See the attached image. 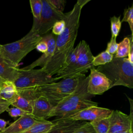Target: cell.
<instances>
[{
  "mask_svg": "<svg viewBox=\"0 0 133 133\" xmlns=\"http://www.w3.org/2000/svg\"><path fill=\"white\" fill-rule=\"evenodd\" d=\"M77 45L78 55L75 63L70 69L58 72L55 76L57 80L83 75L88 70L94 67L92 64L94 56L88 44L84 40H82Z\"/></svg>",
  "mask_w": 133,
  "mask_h": 133,
  "instance_id": "cell-6",
  "label": "cell"
},
{
  "mask_svg": "<svg viewBox=\"0 0 133 133\" xmlns=\"http://www.w3.org/2000/svg\"><path fill=\"white\" fill-rule=\"evenodd\" d=\"M130 41V50L128 55V59L129 61L133 63V36L132 35H130V36H129Z\"/></svg>",
  "mask_w": 133,
  "mask_h": 133,
  "instance_id": "cell-33",
  "label": "cell"
},
{
  "mask_svg": "<svg viewBox=\"0 0 133 133\" xmlns=\"http://www.w3.org/2000/svg\"><path fill=\"white\" fill-rule=\"evenodd\" d=\"M8 123V121H6L4 119L0 118V131L6 127V125Z\"/></svg>",
  "mask_w": 133,
  "mask_h": 133,
  "instance_id": "cell-35",
  "label": "cell"
},
{
  "mask_svg": "<svg viewBox=\"0 0 133 133\" xmlns=\"http://www.w3.org/2000/svg\"><path fill=\"white\" fill-rule=\"evenodd\" d=\"M35 87L18 89V95L11 105L32 114L33 101L38 96Z\"/></svg>",
  "mask_w": 133,
  "mask_h": 133,
  "instance_id": "cell-12",
  "label": "cell"
},
{
  "mask_svg": "<svg viewBox=\"0 0 133 133\" xmlns=\"http://www.w3.org/2000/svg\"><path fill=\"white\" fill-rule=\"evenodd\" d=\"M114 57V55H111L107 51H104L94 57L92 61L93 66H98L104 65L110 62Z\"/></svg>",
  "mask_w": 133,
  "mask_h": 133,
  "instance_id": "cell-23",
  "label": "cell"
},
{
  "mask_svg": "<svg viewBox=\"0 0 133 133\" xmlns=\"http://www.w3.org/2000/svg\"><path fill=\"white\" fill-rule=\"evenodd\" d=\"M2 45L0 44V59L3 58L2 55Z\"/></svg>",
  "mask_w": 133,
  "mask_h": 133,
  "instance_id": "cell-37",
  "label": "cell"
},
{
  "mask_svg": "<svg viewBox=\"0 0 133 133\" xmlns=\"http://www.w3.org/2000/svg\"><path fill=\"white\" fill-rule=\"evenodd\" d=\"M42 39V36L31 28L30 31L20 39L2 45V57L18 67L22 59L30 52L35 49L37 44Z\"/></svg>",
  "mask_w": 133,
  "mask_h": 133,
  "instance_id": "cell-4",
  "label": "cell"
},
{
  "mask_svg": "<svg viewBox=\"0 0 133 133\" xmlns=\"http://www.w3.org/2000/svg\"><path fill=\"white\" fill-rule=\"evenodd\" d=\"M52 122L54 124L47 133H74L86 122L84 121H76L68 118L56 119Z\"/></svg>",
  "mask_w": 133,
  "mask_h": 133,
  "instance_id": "cell-14",
  "label": "cell"
},
{
  "mask_svg": "<svg viewBox=\"0 0 133 133\" xmlns=\"http://www.w3.org/2000/svg\"><path fill=\"white\" fill-rule=\"evenodd\" d=\"M127 22L130 27L131 31V35L133 34V5L128 7L127 8L124 9V16L121 20V22Z\"/></svg>",
  "mask_w": 133,
  "mask_h": 133,
  "instance_id": "cell-26",
  "label": "cell"
},
{
  "mask_svg": "<svg viewBox=\"0 0 133 133\" xmlns=\"http://www.w3.org/2000/svg\"><path fill=\"white\" fill-rule=\"evenodd\" d=\"M58 81L54 76L48 74L41 68L23 70L19 69V75L14 82L17 89L32 88L55 82Z\"/></svg>",
  "mask_w": 133,
  "mask_h": 133,
  "instance_id": "cell-7",
  "label": "cell"
},
{
  "mask_svg": "<svg viewBox=\"0 0 133 133\" xmlns=\"http://www.w3.org/2000/svg\"><path fill=\"white\" fill-rule=\"evenodd\" d=\"M57 36L52 33L44 35L42 36V39L45 41L47 45V50L46 52L43 53L37 59L29 65L22 68L23 70H32L36 66L44 67L49 61L54 54Z\"/></svg>",
  "mask_w": 133,
  "mask_h": 133,
  "instance_id": "cell-13",
  "label": "cell"
},
{
  "mask_svg": "<svg viewBox=\"0 0 133 133\" xmlns=\"http://www.w3.org/2000/svg\"><path fill=\"white\" fill-rule=\"evenodd\" d=\"M36 121L32 114L21 116L1 130L0 133H21L29 128Z\"/></svg>",
  "mask_w": 133,
  "mask_h": 133,
  "instance_id": "cell-16",
  "label": "cell"
},
{
  "mask_svg": "<svg viewBox=\"0 0 133 133\" xmlns=\"http://www.w3.org/2000/svg\"><path fill=\"white\" fill-rule=\"evenodd\" d=\"M78 45H77L75 47H74V48L72 49V50L71 51V52L70 53V54L65 59L61 69L58 72L66 71L70 69L74 65L77 59V57L78 55Z\"/></svg>",
  "mask_w": 133,
  "mask_h": 133,
  "instance_id": "cell-22",
  "label": "cell"
},
{
  "mask_svg": "<svg viewBox=\"0 0 133 133\" xmlns=\"http://www.w3.org/2000/svg\"><path fill=\"white\" fill-rule=\"evenodd\" d=\"M65 27V21L62 20L57 21L53 25L51 30L52 33L56 36L60 35L64 30Z\"/></svg>",
  "mask_w": 133,
  "mask_h": 133,
  "instance_id": "cell-28",
  "label": "cell"
},
{
  "mask_svg": "<svg viewBox=\"0 0 133 133\" xmlns=\"http://www.w3.org/2000/svg\"><path fill=\"white\" fill-rule=\"evenodd\" d=\"M121 133H132V129H130L129 130H127L126 131H125V132H121Z\"/></svg>",
  "mask_w": 133,
  "mask_h": 133,
  "instance_id": "cell-38",
  "label": "cell"
},
{
  "mask_svg": "<svg viewBox=\"0 0 133 133\" xmlns=\"http://www.w3.org/2000/svg\"><path fill=\"white\" fill-rule=\"evenodd\" d=\"M17 95L18 89L14 82L4 81L0 88V98L11 103L15 99Z\"/></svg>",
  "mask_w": 133,
  "mask_h": 133,
  "instance_id": "cell-18",
  "label": "cell"
},
{
  "mask_svg": "<svg viewBox=\"0 0 133 133\" xmlns=\"http://www.w3.org/2000/svg\"><path fill=\"white\" fill-rule=\"evenodd\" d=\"M108 133H121L132 129L133 117L118 110H113L109 117Z\"/></svg>",
  "mask_w": 133,
  "mask_h": 133,
  "instance_id": "cell-10",
  "label": "cell"
},
{
  "mask_svg": "<svg viewBox=\"0 0 133 133\" xmlns=\"http://www.w3.org/2000/svg\"><path fill=\"white\" fill-rule=\"evenodd\" d=\"M89 76H84L80 80L75 90L55 105L48 118H66L77 112L90 107L98 106V103L91 100L95 96L87 91Z\"/></svg>",
  "mask_w": 133,
  "mask_h": 133,
  "instance_id": "cell-2",
  "label": "cell"
},
{
  "mask_svg": "<svg viewBox=\"0 0 133 133\" xmlns=\"http://www.w3.org/2000/svg\"><path fill=\"white\" fill-rule=\"evenodd\" d=\"M111 82V88L116 86L133 88V63L127 58L113 57L109 63L96 69Z\"/></svg>",
  "mask_w": 133,
  "mask_h": 133,
  "instance_id": "cell-3",
  "label": "cell"
},
{
  "mask_svg": "<svg viewBox=\"0 0 133 133\" xmlns=\"http://www.w3.org/2000/svg\"><path fill=\"white\" fill-rule=\"evenodd\" d=\"M82 7L76 3L72 9L65 14V27L64 31L56 37L55 48L52 56L41 69L50 76L56 75L61 69L65 59L74 48Z\"/></svg>",
  "mask_w": 133,
  "mask_h": 133,
  "instance_id": "cell-1",
  "label": "cell"
},
{
  "mask_svg": "<svg viewBox=\"0 0 133 133\" xmlns=\"http://www.w3.org/2000/svg\"><path fill=\"white\" fill-rule=\"evenodd\" d=\"M118 43H116V38L111 37V39L107 44L105 51L111 55H114L117 51Z\"/></svg>",
  "mask_w": 133,
  "mask_h": 133,
  "instance_id": "cell-29",
  "label": "cell"
},
{
  "mask_svg": "<svg viewBox=\"0 0 133 133\" xmlns=\"http://www.w3.org/2000/svg\"><path fill=\"white\" fill-rule=\"evenodd\" d=\"M112 111V110L109 109L94 106L81 110L68 118L76 121H90L91 122L99 119L109 117Z\"/></svg>",
  "mask_w": 133,
  "mask_h": 133,
  "instance_id": "cell-11",
  "label": "cell"
},
{
  "mask_svg": "<svg viewBox=\"0 0 133 133\" xmlns=\"http://www.w3.org/2000/svg\"><path fill=\"white\" fill-rule=\"evenodd\" d=\"M7 101H6L5 100H3V99H2L1 98H0V103H3V102H6Z\"/></svg>",
  "mask_w": 133,
  "mask_h": 133,
  "instance_id": "cell-39",
  "label": "cell"
},
{
  "mask_svg": "<svg viewBox=\"0 0 133 133\" xmlns=\"http://www.w3.org/2000/svg\"><path fill=\"white\" fill-rule=\"evenodd\" d=\"M90 0H78L76 3L82 8L89 2H90Z\"/></svg>",
  "mask_w": 133,
  "mask_h": 133,
  "instance_id": "cell-36",
  "label": "cell"
},
{
  "mask_svg": "<svg viewBox=\"0 0 133 133\" xmlns=\"http://www.w3.org/2000/svg\"><path fill=\"white\" fill-rule=\"evenodd\" d=\"M54 124L52 121L46 119L37 120L29 128L21 133H47Z\"/></svg>",
  "mask_w": 133,
  "mask_h": 133,
  "instance_id": "cell-19",
  "label": "cell"
},
{
  "mask_svg": "<svg viewBox=\"0 0 133 133\" xmlns=\"http://www.w3.org/2000/svg\"><path fill=\"white\" fill-rule=\"evenodd\" d=\"M84 76L85 75L66 78L58 82H52L35 87V91L38 96L45 97L55 107L75 90Z\"/></svg>",
  "mask_w": 133,
  "mask_h": 133,
  "instance_id": "cell-5",
  "label": "cell"
},
{
  "mask_svg": "<svg viewBox=\"0 0 133 133\" xmlns=\"http://www.w3.org/2000/svg\"><path fill=\"white\" fill-rule=\"evenodd\" d=\"M35 49L43 54L45 53L47 50V45L46 42L42 39V40L37 44Z\"/></svg>",
  "mask_w": 133,
  "mask_h": 133,
  "instance_id": "cell-32",
  "label": "cell"
},
{
  "mask_svg": "<svg viewBox=\"0 0 133 133\" xmlns=\"http://www.w3.org/2000/svg\"><path fill=\"white\" fill-rule=\"evenodd\" d=\"M54 107L47 99L39 96L33 101L32 115L36 120L46 119Z\"/></svg>",
  "mask_w": 133,
  "mask_h": 133,
  "instance_id": "cell-15",
  "label": "cell"
},
{
  "mask_svg": "<svg viewBox=\"0 0 133 133\" xmlns=\"http://www.w3.org/2000/svg\"><path fill=\"white\" fill-rule=\"evenodd\" d=\"M74 133H96L89 122H86L83 125L78 128Z\"/></svg>",
  "mask_w": 133,
  "mask_h": 133,
  "instance_id": "cell-30",
  "label": "cell"
},
{
  "mask_svg": "<svg viewBox=\"0 0 133 133\" xmlns=\"http://www.w3.org/2000/svg\"><path fill=\"white\" fill-rule=\"evenodd\" d=\"M11 102L6 101L3 103H0V114L6 111V110L11 105Z\"/></svg>",
  "mask_w": 133,
  "mask_h": 133,
  "instance_id": "cell-34",
  "label": "cell"
},
{
  "mask_svg": "<svg viewBox=\"0 0 133 133\" xmlns=\"http://www.w3.org/2000/svg\"><path fill=\"white\" fill-rule=\"evenodd\" d=\"M121 16H113L110 18L111 37L116 38L118 36L122 26Z\"/></svg>",
  "mask_w": 133,
  "mask_h": 133,
  "instance_id": "cell-25",
  "label": "cell"
},
{
  "mask_svg": "<svg viewBox=\"0 0 133 133\" xmlns=\"http://www.w3.org/2000/svg\"><path fill=\"white\" fill-rule=\"evenodd\" d=\"M88 75L87 91L89 94L96 96L102 95L111 88V82L103 73L98 71L95 67L90 69Z\"/></svg>",
  "mask_w": 133,
  "mask_h": 133,
  "instance_id": "cell-9",
  "label": "cell"
},
{
  "mask_svg": "<svg viewBox=\"0 0 133 133\" xmlns=\"http://www.w3.org/2000/svg\"><path fill=\"white\" fill-rule=\"evenodd\" d=\"M96 133H108L110 128L109 117L89 122Z\"/></svg>",
  "mask_w": 133,
  "mask_h": 133,
  "instance_id": "cell-21",
  "label": "cell"
},
{
  "mask_svg": "<svg viewBox=\"0 0 133 133\" xmlns=\"http://www.w3.org/2000/svg\"><path fill=\"white\" fill-rule=\"evenodd\" d=\"M5 81V80H4V79H3L2 78H1V77H0V88H1V85H2V83L3 82V81Z\"/></svg>",
  "mask_w": 133,
  "mask_h": 133,
  "instance_id": "cell-40",
  "label": "cell"
},
{
  "mask_svg": "<svg viewBox=\"0 0 133 133\" xmlns=\"http://www.w3.org/2000/svg\"><path fill=\"white\" fill-rule=\"evenodd\" d=\"M130 48V41L129 37H125L118 44L117 51L114 55V57L121 58H126L129 54Z\"/></svg>",
  "mask_w": 133,
  "mask_h": 133,
  "instance_id": "cell-20",
  "label": "cell"
},
{
  "mask_svg": "<svg viewBox=\"0 0 133 133\" xmlns=\"http://www.w3.org/2000/svg\"><path fill=\"white\" fill-rule=\"evenodd\" d=\"M19 73V68L3 58L0 59V77L5 81L14 82Z\"/></svg>",
  "mask_w": 133,
  "mask_h": 133,
  "instance_id": "cell-17",
  "label": "cell"
},
{
  "mask_svg": "<svg viewBox=\"0 0 133 133\" xmlns=\"http://www.w3.org/2000/svg\"><path fill=\"white\" fill-rule=\"evenodd\" d=\"M49 3L58 11L63 12L66 3L65 0H48Z\"/></svg>",
  "mask_w": 133,
  "mask_h": 133,
  "instance_id": "cell-31",
  "label": "cell"
},
{
  "mask_svg": "<svg viewBox=\"0 0 133 133\" xmlns=\"http://www.w3.org/2000/svg\"><path fill=\"white\" fill-rule=\"evenodd\" d=\"M29 2L33 18L39 21L43 9L42 0H30Z\"/></svg>",
  "mask_w": 133,
  "mask_h": 133,
  "instance_id": "cell-24",
  "label": "cell"
},
{
  "mask_svg": "<svg viewBox=\"0 0 133 133\" xmlns=\"http://www.w3.org/2000/svg\"><path fill=\"white\" fill-rule=\"evenodd\" d=\"M42 3L43 9L40 20L37 21L33 18L32 27L40 36L47 33L57 21L64 20L66 18L65 14L56 10L48 0H42Z\"/></svg>",
  "mask_w": 133,
  "mask_h": 133,
  "instance_id": "cell-8",
  "label": "cell"
},
{
  "mask_svg": "<svg viewBox=\"0 0 133 133\" xmlns=\"http://www.w3.org/2000/svg\"><path fill=\"white\" fill-rule=\"evenodd\" d=\"M9 115L12 117H17L18 116H23L25 115H28L32 114L28 112L24 111L19 108H16V107H13V108H8L6 111Z\"/></svg>",
  "mask_w": 133,
  "mask_h": 133,
  "instance_id": "cell-27",
  "label": "cell"
}]
</instances>
